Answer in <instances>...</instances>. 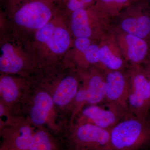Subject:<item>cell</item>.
Listing matches in <instances>:
<instances>
[{
	"mask_svg": "<svg viewBox=\"0 0 150 150\" xmlns=\"http://www.w3.org/2000/svg\"><path fill=\"white\" fill-rule=\"evenodd\" d=\"M33 126L44 127L54 131L61 129L63 122L55 108L53 99L44 89L30 91L23 100L14 109ZM63 128V127H62Z\"/></svg>",
	"mask_w": 150,
	"mask_h": 150,
	"instance_id": "cell-1",
	"label": "cell"
},
{
	"mask_svg": "<svg viewBox=\"0 0 150 150\" xmlns=\"http://www.w3.org/2000/svg\"><path fill=\"white\" fill-rule=\"evenodd\" d=\"M114 150H140L150 144V117L142 119L129 113L110 130Z\"/></svg>",
	"mask_w": 150,
	"mask_h": 150,
	"instance_id": "cell-2",
	"label": "cell"
},
{
	"mask_svg": "<svg viewBox=\"0 0 150 150\" xmlns=\"http://www.w3.org/2000/svg\"><path fill=\"white\" fill-rule=\"evenodd\" d=\"M69 128L70 139L76 150H114L110 130L87 123L74 122Z\"/></svg>",
	"mask_w": 150,
	"mask_h": 150,
	"instance_id": "cell-3",
	"label": "cell"
},
{
	"mask_svg": "<svg viewBox=\"0 0 150 150\" xmlns=\"http://www.w3.org/2000/svg\"><path fill=\"white\" fill-rule=\"evenodd\" d=\"M23 4L15 11L17 24L30 29H40L48 23L53 15L51 0H21Z\"/></svg>",
	"mask_w": 150,
	"mask_h": 150,
	"instance_id": "cell-4",
	"label": "cell"
},
{
	"mask_svg": "<svg viewBox=\"0 0 150 150\" xmlns=\"http://www.w3.org/2000/svg\"><path fill=\"white\" fill-rule=\"evenodd\" d=\"M128 98L129 112L142 119L150 117V91L145 72H134Z\"/></svg>",
	"mask_w": 150,
	"mask_h": 150,
	"instance_id": "cell-5",
	"label": "cell"
},
{
	"mask_svg": "<svg viewBox=\"0 0 150 150\" xmlns=\"http://www.w3.org/2000/svg\"><path fill=\"white\" fill-rule=\"evenodd\" d=\"M105 106V108L101 107L98 104L85 106L78 114L73 123H89L110 130L123 117L130 113L123 112L106 103Z\"/></svg>",
	"mask_w": 150,
	"mask_h": 150,
	"instance_id": "cell-6",
	"label": "cell"
},
{
	"mask_svg": "<svg viewBox=\"0 0 150 150\" xmlns=\"http://www.w3.org/2000/svg\"><path fill=\"white\" fill-rule=\"evenodd\" d=\"M105 76L107 89L104 101L123 112H130L128 98L130 85L120 71L108 72Z\"/></svg>",
	"mask_w": 150,
	"mask_h": 150,
	"instance_id": "cell-7",
	"label": "cell"
},
{
	"mask_svg": "<svg viewBox=\"0 0 150 150\" xmlns=\"http://www.w3.org/2000/svg\"><path fill=\"white\" fill-rule=\"evenodd\" d=\"M36 37L38 41L46 43L51 51L57 54L64 53L70 45V35L67 30L51 23L38 29Z\"/></svg>",
	"mask_w": 150,
	"mask_h": 150,
	"instance_id": "cell-8",
	"label": "cell"
},
{
	"mask_svg": "<svg viewBox=\"0 0 150 150\" xmlns=\"http://www.w3.org/2000/svg\"><path fill=\"white\" fill-rule=\"evenodd\" d=\"M29 90L21 87L11 77L4 76L0 80V101L13 110L23 100Z\"/></svg>",
	"mask_w": 150,
	"mask_h": 150,
	"instance_id": "cell-9",
	"label": "cell"
},
{
	"mask_svg": "<svg viewBox=\"0 0 150 150\" xmlns=\"http://www.w3.org/2000/svg\"><path fill=\"white\" fill-rule=\"evenodd\" d=\"M144 6H138L139 14L137 17L127 18L121 24L122 29L128 34L143 39L150 35V16L144 11Z\"/></svg>",
	"mask_w": 150,
	"mask_h": 150,
	"instance_id": "cell-10",
	"label": "cell"
},
{
	"mask_svg": "<svg viewBox=\"0 0 150 150\" xmlns=\"http://www.w3.org/2000/svg\"><path fill=\"white\" fill-rule=\"evenodd\" d=\"M2 54L0 57L1 72L15 74L20 71L24 66L22 59L14 51L13 46L9 43L4 44L1 48Z\"/></svg>",
	"mask_w": 150,
	"mask_h": 150,
	"instance_id": "cell-11",
	"label": "cell"
},
{
	"mask_svg": "<svg viewBox=\"0 0 150 150\" xmlns=\"http://www.w3.org/2000/svg\"><path fill=\"white\" fill-rule=\"evenodd\" d=\"M91 10H78L72 13L71 29L76 37H90L92 31L89 25Z\"/></svg>",
	"mask_w": 150,
	"mask_h": 150,
	"instance_id": "cell-12",
	"label": "cell"
},
{
	"mask_svg": "<svg viewBox=\"0 0 150 150\" xmlns=\"http://www.w3.org/2000/svg\"><path fill=\"white\" fill-rule=\"evenodd\" d=\"M126 41L128 46V56L131 62L139 63L143 61L149 50L147 43L144 39L127 34Z\"/></svg>",
	"mask_w": 150,
	"mask_h": 150,
	"instance_id": "cell-13",
	"label": "cell"
},
{
	"mask_svg": "<svg viewBox=\"0 0 150 150\" xmlns=\"http://www.w3.org/2000/svg\"><path fill=\"white\" fill-rule=\"evenodd\" d=\"M100 62L110 71H120L123 62L119 57L115 56L107 46L100 48Z\"/></svg>",
	"mask_w": 150,
	"mask_h": 150,
	"instance_id": "cell-14",
	"label": "cell"
},
{
	"mask_svg": "<svg viewBox=\"0 0 150 150\" xmlns=\"http://www.w3.org/2000/svg\"><path fill=\"white\" fill-rule=\"evenodd\" d=\"M95 0H64L65 5L68 11L72 13L78 10L83 9L90 6Z\"/></svg>",
	"mask_w": 150,
	"mask_h": 150,
	"instance_id": "cell-15",
	"label": "cell"
},
{
	"mask_svg": "<svg viewBox=\"0 0 150 150\" xmlns=\"http://www.w3.org/2000/svg\"><path fill=\"white\" fill-rule=\"evenodd\" d=\"M84 54L89 63L95 64L100 61V48L97 45H91Z\"/></svg>",
	"mask_w": 150,
	"mask_h": 150,
	"instance_id": "cell-16",
	"label": "cell"
},
{
	"mask_svg": "<svg viewBox=\"0 0 150 150\" xmlns=\"http://www.w3.org/2000/svg\"><path fill=\"white\" fill-rule=\"evenodd\" d=\"M75 45L76 48L79 51L84 54L89 47L90 46L91 43L88 38H77L75 41Z\"/></svg>",
	"mask_w": 150,
	"mask_h": 150,
	"instance_id": "cell-17",
	"label": "cell"
},
{
	"mask_svg": "<svg viewBox=\"0 0 150 150\" xmlns=\"http://www.w3.org/2000/svg\"><path fill=\"white\" fill-rule=\"evenodd\" d=\"M97 8L103 11L112 10L113 0H98Z\"/></svg>",
	"mask_w": 150,
	"mask_h": 150,
	"instance_id": "cell-18",
	"label": "cell"
},
{
	"mask_svg": "<svg viewBox=\"0 0 150 150\" xmlns=\"http://www.w3.org/2000/svg\"><path fill=\"white\" fill-rule=\"evenodd\" d=\"M134 0H113L112 10L120 8L123 6L127 5Z\"/></svg>",
	"mask_w": 150,
	"mask_h": 150,
	"instance_id": "cell-19",
	"label": "cell"
},
{
	"mask_svg": "<svg viewBox=\"0 0 150 150\" xmlns=\"http://www.w3.org/2000/svg\"><path fill=\"white\" fill-rule=\"evenodd\" d=\"M145 74L146 75L147 79L148 81V83H149V87L150 91V68H149L147 70L145 71Z\"/></svg>",
	"mask_w": 150,
	"mask_h": 150,
	"instance_id": "cell-20",
	"label": "cell"
},
{
	"mask_svg": "<svg viewBox=\"0 0 150 150\" xmlns=\"http://www.w3.org/2000/svg\"><path fill=\"white\" fill-rule=\"evenodd\" d=\"M1 150H11L10 149H7V148L4 147H3L2 148Z\"/></svg>",
	"mask_w": 150,
	"mask_h": 150,
	"instance_id": "cell-21",
	"label": "cell"
},
{
	"mask_svg": "<svg viewBox=\"0 0 150 150\" xmlns=\"http://www.w3.org/2000/svg\"><path fill=\"white\" fill-rule=\"evenodd\" d=\"M149 4H150V0H149Z\"/></svg>",
	"mask_w": 150,
	"mask_h": 150,
	"instance_id": "cell-22",
	"label": "cell"
}]
</instances>
